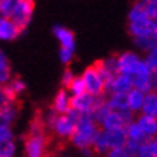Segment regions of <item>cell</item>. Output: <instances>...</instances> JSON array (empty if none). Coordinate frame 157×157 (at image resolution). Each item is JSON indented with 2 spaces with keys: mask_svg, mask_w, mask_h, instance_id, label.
I'll list each match as a JSON object with an SVG mask.
<instances>
[{
  "mask_svg": "<svg viewBox=\"0 0 157 157\" xmlns=\"http://www.w3.org/2000/svg\"><path fill=\"white\" fill-rule=\"evenodd\" d=\"M154 22L146 10V5L138 2L131 6L128 12V32L133 38L154 35Z\"/></svg>",
  "mask_w": 157,
  "mask_h": 157,
  "instance_id": "obj_1",
  "label": "cell"
},
{
  "mask_svg": "<svg viewBox=\"0 0 157 157\" xmlns=\"http://www.w3.org/2000/svg\"><path fill=\"white\" fill-rule=\"evenodd\" d=\"M100 124L97 123V120L92 115L86 114L81 115V118L78 121L75 127V131L72 134L71 141L72 144L78 147L79 150L84 148H92V143H94V138L100 131Z\"/></svg>",
  "mask_w": 157,
  "mask_h": 157,
  "instance_id": "obj_2",
  "label": "cell"
},
{
  "mask_svg": "<svg viewBox=\"0 0 157 157\" xmlns=\"http://www.w3.org/2000/svg\"><path fill=\"white\" fill-rule=\"evenodd\" d=\"M128 141L125 128L121 130H104L100 128L98 134L94 138L92 143V150L97 154H107L111 148L123 147Z\"/></svg>",
  "mask_w": 157,
  "mask_h": 157,
  "instance_id": "obj_3",
  "label": "cell"
},
{
  "mask_svg": "<svg viewBox=\"0 0 157 157\" xmlns=\"http://www.w3.org/2000/svg\"><path fill=\"white\" fill-rule=\"evenodd\" d=\"M81 118V114L75 109H69L65 114H58L55 123L52 124V133L61 140H71L72 134L75 131V127Z\"/></svg>",
  "mask_w": 157,
  "mask_h": 157,
  "instance_id": "obj_4",
  "label": "cell"
},
{
  "mask_svg": "<svg viewBox=\"0 0 157 157\" xmlns=\"http://www.w3.org/2000/svg\"><path fill=\"white\" fill-rule=\"evenodd\" d=\"M49 147L48 136L45 130H38V131H30L29 130L28 136L25 138L23 151L26 157H45Z\"/></svg>",
  "mask_w": 157,
  "mask_h": 157,
  "instance_id": "obj_5",
  "label": "cell"
},
{
  "mask_svg": "<svg viewBox=\"0 0 157 157\" xmlns=\"http://www.w3.org/2000/svg\"><path fill=\"white\" fill-rule=\"evenodd\" d=\"M117 61H118V72L120 74H125V75H130L133 78L136 74L141 71L147 63L143 58H140V55L136 52H131V51H127V52L120 53L117 56Z\"/></svg>",
  "mask_w": 157,
  "mask_h": 157,
  "instance_id": "obj_6",
  "label": "cell"
},
{
  "mask_svg": "<svg viewBox=\"0 0 157 157\" xmlns=\"http://www.w3.org/2000/svg\"><path fill=\"white\" fill-rule=\"evenodd\" d=\"M81 78L85 84L86 92H90L91 95L102 97L105 94V79L102 78V75L97 69L95 65L86 68L85 71L82 72Z\"/></svg>",
  "mask_w": 157,
  "mask_h": 157,
  "instance_id": "obj_7",
  "label": "cell"
},
{
  "mask_svg": "<svg viewBox=\"0 0 157 157\" xmlns=\"http://www.w3.org/2000/svg\"><path fill=\"white\" fill-rule=\"evenodd\" d=\"M133 120L134 113L130 109H125V111H113L111 109L109 114L102 120L100 127L104 130H121L125 128Z\"/></svg>",
  "mask_w": 157,
  "mask_h": 157,
  "instance_id": "obj_8",
  "label": "cell"
},
{
  "mask_svg": "<svg viewBox=\"0 0 157 157\" xmlns=\"http://www.w3.org/2000/svg\"><path fill=\"white\" fill-rule=\"evenodd\" d=\"M33 10H35L33 0H20V3L17 5V7L14 9L13 13H12L10 19L13 20L22 30H25V29L29 26L30 20H32Z\"/></svg>",
  "mask_w": 157,
  "mask_h": 157,
  "instance_id": "obj_9",
  "label": "cell"
},
{
  "mask_svg": "<svg viewBox=\"0 0 157 157\" xmlns=\"http://www.w3.org/2000/svg\"><path fill=\"white\" fill-rule=\"evenodd\" d=\"M134 88L133 78L125 74H117L105 85V94H127Z\"/></svg>",
  "mask_w": 157,
  "mask_h": 157,
  "instance_id": "obj_10",
  "label": "cell"
},
{
  "mask_svg": "<svg viewBox=\"0 0 157 157\" xmlns=\"http://www.w3.org/2000/svg\"><path fill=\"white\" fill-rule=\"evenodd\" d=\"M100 98L101 97L91 95L90 92H84V94H79V95H74L72 97V109H75L76 113H79L81 115H86V114L91 115Z\"/></svg>",
  "mask_w": 157,
  "mask_h": 157,
  "instance_id": "obj_11",
  "label": "cell"
},
{
  "mask_svg": "<svg viewBox=\"0 0 157 157\" xmlns=\"http://www.w3.org/2000/svg\"><path fill=\"white\" fill-rule=\"evenodd\" d=\"M22 33H23V30L10 17L0 16V40L10 42V40H14L16 38H19Z\"/></svg>",
  "mask_w": 157,
  "mask_h": 157,
  "instance_id": "obj_12",
  "label": "cell"
},
{
  "mask_svg": "<svg viewBox=\"0 0 157 157\" xmlns=\"http://www.w3.org/2000/svg\"><path fill=\"white\" fill-rule=\"evenodd\" d=\"M97 69L100 71V74L102 75V78L105 79V85L109 79H113L117 74H118V61L117 56H109L105 58L102 61H98L95 63Z\"/></svg>",
  "mask_w": 157,
  "mask_h": 157,
  "instance_id": "obj_13",
  "label": "cell"
},
{
  "mask_svg": "<svg viewBox=\"0 0 157 157\" xmlns=\"http://www.w3.org/2000/svg\"><path fill=\"white\" fill-rule=\"evenodd\" d=\"M55 38L58 39V42L61 45V48H67L75 51V36L71 30L62 25H55L52 29Z\"/></svg>",
  "mask_w": 157,
  "mask_h": 157,
  "instance_id": "obj_14",
  "label": "cell"
},
{
  "mask_svg": "<svg viewBox=\"0 0 157 157\" xmlns=\"http://www.w3.org/2000/svg\"><path fill=\"white\" fill-rule=\"evenodd\" d=\"M52 109H55L58 114H65L69 109H72V95L68 90H61L58 92L52 102Z\"/></svg>",
  "mask_w": 157,
  "mask_h": 157,
  "instance_id": "obj_15",
  "label": "cell"
},
{
  "mask_svg": "<svg viewBox=\"0 0 157 157\" xmlns=\"http://www.w3.org/2000/svg\"><path fill=\"white\" fill-rule=\"evenodd\" d=\"M137 123L141 127L143 133L147 138H156L157 137V117L147 114H140L137 117Z\"/></svg>",
  "mask_w": 157,
  "mask_h": 157,
  "instance_id": "obj_16",
  "label": "cell"
},
{
  "mask_svg": "<svg viewBox=\"0 0 157 157\" xmlns=\"http://www.w3.org/2000/svg\"><path fill=\"white\" fill-rule=\"evenodd\" d=\"M146 94L147 92L137 90V88H133L130 92H127V104H128L130 111H133L134 114L136 113H141L144 100H146Z\"/></svg>",
  "mask_w": 157,
  "mask_h": 157,
  "instance_id": "obj_17",
  "label": "cell"
},
{
  "mask_svg": "<svg viewBox=\"0 0 157 157\" xmlns=\"http://www.w3.org/2000/svg\"><path fill=\"white\" fill-rule=\"evenodd\" d=\"M19 117V107L16 102L0 108V127H12V124Z\"/></svg>",
  "mask_w": 157,
  "mask_h": 157,
  "instance_id": "obj_18",
  "label": "cell"
},
{
  "mask_svg": "<svg viewBox=\"0 0 157 157\" xmlns=\"http://www.w3.org/2000/svg\"><path fill=\"white\" fill-rule=\"evenodd\" d=\"M125 133H127V138H128L130 143L140 144V143H143L144 140H148V138L146 137V134L143 133L141 127L138 125L137 120H133V121L125 127Z\"/></svg>",
  "mask_w": 157,
  "mask_h": 157,
  "instance_id": "obj_19",
  "label": "cell"
},
{
  "mask_svg": "<svg viewBox=\"0 0 157 157\" xmlns=\"http://www.w3.org/2000/svg\"><path fill=\"white\" fill-rule=\"evenodd\" d=\"M107 104L113 111H125L128 109L127 94H107Z\"/></svg>",
  "mask_w": 157,
  "mask_h": 157,
  "instance_id": "obj_20",
  "label": "cell"
},
{
  "mask_svg": "<svg viewBox=\"0 0 157 157\" xmlns=\"http://www.w3.org/2000/svg\"><path fill=\"white\" fill-rule=\"evenodd\" d=\"M136 157H157V146L154 138L144 140L143 143L138 144L136 150Z\"/></svg>",
  "mask_w": 157,
  "mask_h": 157,
  "instance_id": "obj_21",
  "label": "cell"
},
{
  "mask_svg": "<svg viewBox=\"0 0 157 157\" xmlns=\"http://www.w3.org/2000/svg\"><path fill=\"white\" fill-rule=\"evenodd\" d=\"M12 69H10L9 59L6 53L0 49V85H6L12 79Z\"/></svg>",
  "mask_w": 157,
  "mask_h": 157,
  "instance_id": "obj_22",
  "label": "cell"
},
{
  "mask_svg": "<svg viewBox=\"0 0 157 157\" xmlns=\"http://www.w3.org/2000/svg\"><path fill=\"white\" fill-rule=\"evenodd\" d=\"M141 114L157 117V92L156 91H150V92L146 94V100H144Z\"/></svg>",
  "mask_w": 157,
  "mask_h": 157,
  "instance_id": "obj_23",
  "label": "cell"
},
{
  "mask_svg": "<svg viewBox=\"0 0 157 157\" xmlns=\"http://www.w3.org/2000/svg\"><path fill=\"white\" fill-rule=\"evenodd\" d=\"M134 43L140 51L148 52L150 49L157 46V36L156 35H147V36H140V38H134Z\"/></svg>",
  "mask_w": 157,
  "mask_h": 157,
  "instance_id": "obj_24",
  "label": "cell"
},
{
  "mask_svg": "<svg viewBox=\"0 0 157 157\" xmlns=\"http://www.w3.org/2000/svg\"><path fill=\"white\" fill-rule=\"evenodd\" d=\"M109 111H111V108L108 107V104H107V101H105L104 97H101L100 100H98V102H97L95 108H94V111H92V117L97 120V123L101 124L102 123V120L107 117V115L109 114Z\"/></svg>",
  "mask_w": 157,
  "mask_h": 157,
  "instance_id": "obj_25",
  "label": "cell"
},
{
  "mask_svg": "<svg viewBox=\"0 0 157 157\" xmlns=\"http://www.w3.org/2000/svg\"><path fill=\"white\" fill-rule=\"evenodd\" d=\"M5 86L9 90V92L14 97V98H17V97H19L20 94H23L25 90H26V84H25V81L23 79H20V78H17V76H13Z\"/></svg>",
  "mask_w": 157,
  "mask_h": 157,
  "instance_id": "obj_26",
  "label": "cell"
},
{
  "mask_svg": "<svg viewBox=\"0 0 157 157\" xmlns=\"http://www.w3.org/2000/svg\"><path fill=\"white\" fill-rule=\"evenodd\" d=\"M14 154H16L14 138L0 140V157H14Z\"/></svg>",
  "mask_w": 157,
  "mask_h": 157,
  "instance_id": "obj_27",
  "label": "cell"
},
{
  "mask_svg": "<svg viewBox=\"0 0 157 157\" xmlns=\"http://www.w3.org/2000/svg\"><path fill=\"white\" fill-rule=\"evenodd\" d=\"M19 3L20 0H0V16L10 17Z\"/></svg>",
  "mask_w": 157,
  "mask_h": 157,
  "instance_id": "obj_28",
  "label": "cell"
},
{
  "mask_svg": "<svg viewBox=\"0 0 157 157\" xmlns=\"http://www.w3.org/2000/svg\"><path fill=\"white\" fill-rule=\"evenodd\" d=\"M67 90L69 91V94H71L72 97H74V95H79V94H84V92H86L85 84H84V81H82L81 76H76L75 79L71 82V85L68 86Z\"/></svg>",
  "mask_w": 157,
  "mask_h": 157,
  "instance_id": "obj_29",
  "label": "cell"
},
{
  "mask_svg": "<svg viewBox=\"0 0 157 157\" xmlns=\"http://www.w3.org/2000/svg\"><path fill=\"white\" fill-rule=\"evenodd\" d=\"M105 157H136L134 153L130 150L127 146H123V147H115V148H111Z\"/></svg>",
  "mask_w": 157,
  "mask_h": 157,
  "instance_id": "obj_30",
  "label": "cell"
},
{
  "mask_svg": "<svg viewBox=\"0 0 157 157\" xmlns=\"http://www.w3.org/2000/svg\"><path fill=\"white\" fill-rule=\"evenodd\" d=\"M13 102H16V98L10 94L9 90L5 85H2L0 86V108L7 107V105L13 104Z\"/></svg>",
  "mask_w": 157,
  "mask_h": 157,
  "instance_id": "obj_31",
  "label": "cell"
},
{
  "mask_svg": "<svg viewBox=\"0 0 157 157\" xmlns=\"http://www.w3.org/2000/svg\"><path fill=\"white\" fill-rule=\"evenodd\" d=\"M144 61L147 62V65L150 67L151 71H157V46L150 49L148 52H146V58Z\"/></svg>",
  "mask_w": 157,
  "mask_h": 157,
  "instance_id": "obj_32",
  "label": "cell"
},
{
  "mask_svg": "<svg viewBox=\"0 0 157 157\" xmlns=\"http://www.w3.org/2000/svg\"><path fill=\"white\" fill-rule=\"evenodd\" d=\"M74 55H75V51L72 49H67V48H61L59 49V59H61L62 63H71L72 59H74Z\"/></svg>",
  "mask_w": 157,
  "mask_h": 157,
  "instance_id": "obj_33",
  "label": "cell"
},
{
  "mask_svg": "<svg viewBox=\"0 0 157 157\" xmlns=\"http://www.w3.org/2000/svg\"><path fill=\"white\" fill-rule=\"evenodd\" d=\"M76 76L75 74L71 71V69H65L63 71V74H62V85L65 86V88H68V86L71 85V82L75 79Z\"/></svg>",
  "mask_w": 157,
  "mask_h": 157,
  "instance_id": "obj_34",
  "label": "cell"
},
{
  "mask_svg": "<svg viewBox=\"0 0 157 157\" xmlns=\"http://www.w3.org/2000/svg\"><path fill=\"white\" fill-rule=\"evenodd\" d=\"M144 5H146V10H147V13L150 14V17L157 20V0L150 2V3H144Z\"/></svg>",
  "mask_w": 157,
  "mask_h": 157,
  "instance_id": "obj_35",
  "label": "cell"
},
{
  "mask_svg": "<svg viewBox=\"0 0 157 157\" xmlns=\"http://www.w3.org/2000/svg\"><path fill=\"white\" fill-rule=\"evenodd\" d=\"M151 85H153V91H156V92H157V71H153Z\"/></svg>",
  "mask_w": 157,
  "mask_h": 157,
  "instance_id": "obj_36",
  "label": "cell"
},
{
  "mask_svg": "<svg viewBox=\"0 0 157 157\" xmlns=\"http://www.w3.org/2000/svg\"><path fill=\"white\" fill-rule=\"evenodd\" d=\"M154 35H156V36H157V20H156V22H154Z\"/></svg>",
  "mask_w": 157,
  "mask_h": 157,
  "instance_id": "obj_37",
  "label": "cell"
},
{
  "mask_svg": "<svg viewBox=\"0 0 157 157\" xmlns=\"http://www.w3.org/2000/svg\"><path fill=\"white\" fill-rule=\"evenodd\" d=\"M138 2H143V3H150V2H154V0H138Z\"/></svg>",
  "mask_w": 157,
  "mask_h": 157,
  "instance_id": "obj_38",
  "label": "cell"
},
{
  "mask_svg": "<svg viewBox=\"0 0 157 157\" xmlns=\"http://www.w3.org/2000/svg\"><path fill=\"white\" fill-rule=\"evenodd\" d=\"M154 141H156V146H157V137H156V138H154Z\"/></svg>",
  "mask_w": 157,
  "mask_h": 157,
  "instance_id": "obj_39",
  "label": "cell"
}]
</instances>
